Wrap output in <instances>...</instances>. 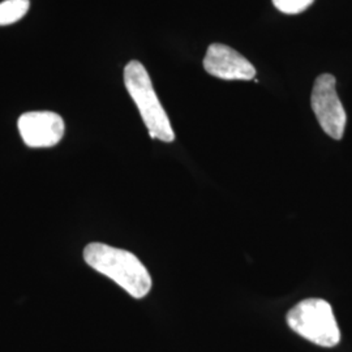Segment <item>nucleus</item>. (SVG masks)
<instances>
[{
  "instance_id": "nucleus-3",
  "label": "nucleus",
  "mask_w": 352,
  "mask_h": 352,
  "mask_svg": "<svg viewBox=\"0 0 352 352\" xmlns=\"http://www.w3.org/2000/svg\"><path fill=\"white\" fill-rule=\"evenodd\" d=\"M286 320L295 333L317 346L334 347L340 343V327L333 308L322 299H307L296 304Z\"/></svg>"
},
{
  "instance_id": "nucleus-1",
  "label": "nucleus",
  "mask_w": 352,
  "mask_h": 352,
  "mask_svg": "<svg viewBox=\"0 0 352 352\" xmlns=\"http://www.w3.org/2000/svg\"><path fill=\"white\" fill-rule=\"evenodd\" d=\"M84 258L90 267L110 278L132 298L142 299L149 294L151 274L133 253L103 243H90L84 250Z\"/></svg>"
},
{
  "instance_id": "nucleus-8",
  "label": "nucleus",
  "mask_w": 352,
  "mask_h": 352,
  "mask_svg": "<svg viewBox=\"0 0 352 352\" xmlns=\"http://www.w3.org/2000/svg\"><path fill=\"white\" fill-rule=\"evenodd\" d=\"M315 0H273L278 11L286 14H296L302 13L314 4Z\"/></svg>"
},
{
  "instance_id": "nucleus-5",
  "label": "nucleus",
  "mask_w": 352,
  "mask_h": 352,
  "mask_svg": "<svg viewBox=\"0 0 352 352\" xmlns=\"http://www.w3.org/2000/svg\"><path fill=\"white\" fill-rule=\"evenodd\" d=\"M19 132L29 148H51L64 136L65 124L59 113L30 111L23 113L17 122Z\"/></svg>"
},
{
  "instance_id": "nucleus-2",
  "label": "nucleus",
  "mask_w": 352,
  "mask_h": 352,
  "mask_svg": "<svg viewBox=\"0 0 352 352\" xmlns=\"http://www.w3.org/2000/svg\"><path fill=\"white\" fill-rule=\"evenodd\" d=\"M124 84L151 138L164 142H173L175 140L174 129L153 88L146 68L138 60L129 62L124 68Z\"/></svg>"
},
{
  "instance_id": "nucleus-4",
  "label": "nucleus",
  "mask_w": 352,
  "mask_h": 352,
  "mask_svg": "<svg viewBox=\"0 0 352 352\" xmlns=\"http://www.w3.org/2000/svg\"><path fill=\"white\" fill-rule=\"evenodd\" d=\"M336 85L337 80L334 76L330 74L318 76L312 90L311 104L322 131L331 139L340 140L346 129L347 115Z\"/></svg>"
},
{
  "instance_id": "nucleus-6",
  "label": "nucleus",
  "mask_w": 352,
  "mask_h": 352,
  "mask_svg": "<svg viewBox=\"0 0 352 352\" xmlns=\"http://www.w3.org/2000/svg\"><path fill=\"white\" fill-rule=\"evenodd\" d=\"M204 68L209 75L228 81H248L256 76V68L248 59L222 43H213L209 46L204 59Z\"/></svg>"
},
{
  "instance_id": "nucleus-7",
  "label": "nucleus",
  "mask_w": 352,
  "mask_h": 352,
  "mask_svg": "<svg viewBox=\"0 0 352 352\" xmlns=\"http://www.w3.org/2000/svg\"><path fill=\"white\" fill-rule=\"evenodd\" d=\"M30 8L29 0H4L0 3V26L20 21Z\"/></svg>"
}]
</instances>
